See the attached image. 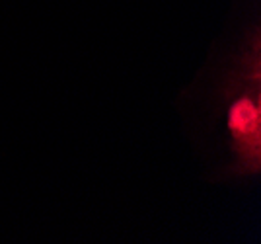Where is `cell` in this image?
Wrapping results in <instances>:
<instances>
[{"label":"cell","instance_id":"cell-1","mask_svg":"<svg viewBox=\"0 0 261 244\" xmlns=\"http://www.w3.org/2000/svg\"><path fill=\"white\" fill-rule=\"evenodd\" d=\"M226 127L230 135L232 168L240 176L261 168V47L259 34L244 51L228 84Z\"/></svg>","mask_w":261,"mask_h":244}]
</instances>
